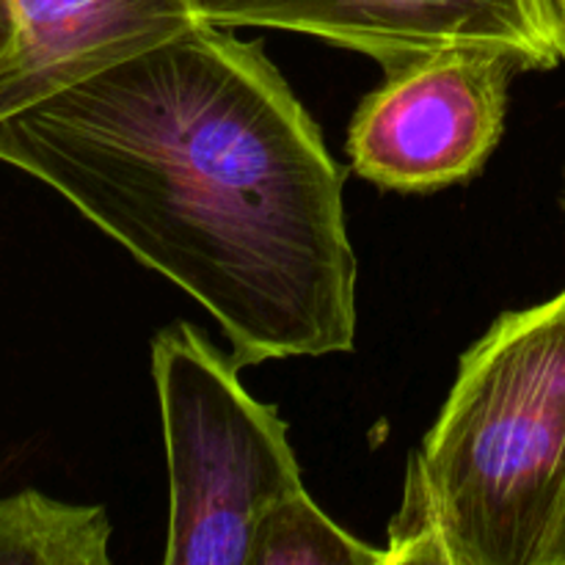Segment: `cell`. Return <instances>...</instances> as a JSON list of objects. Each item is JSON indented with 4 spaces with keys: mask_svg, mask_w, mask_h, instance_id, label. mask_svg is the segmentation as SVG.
I'll list each match as a JSON object with an SVG mask.
<instances>
[{
    "mask_svg": "<svg viewBox=\"0 0 565 565\" xmlns=\"http://www.w3.org/2000/svg\"><path fill=\"white\" fill-rule=\"evenodd\" d=\"M0 160L196 298L237 367L353 351L345 174L259 42L191 22L3 116Z\"/></svg>",
    "mask_w": 565,
    "mask_h": 565,
    "instance_id": "cell-1",
    "label": "cell"
},
{
    "mask_svg": "<svg viewBox=\"0 0 565 565\" xmlns=\"http://www.w3.org/2000/svg\"><path fill=\"white\" fill-rule=\"evenodd\" d=\"M565 505V290L458 362L386 535V565H541Z\"/></svg>",
    "mask_w": 565,
    "mask_h": 565,
    "instance_id": "cell-2",
    "label": "cell"
},
{
    "mask_svg": "<svg viewBox=\"0 0 565 565\" xmlns=\"http://www.w3.org/2000/svg\"><path fill=\"white\" fill-rule=\"evenodd\" d=\"M169 461L166 565H252L265 513L303 489L285 419L191 323L152 340Z\"/></svg>",
    "mask_w": 565,
    "mask_h": 565,
    "instance_id": "cell-3",
    "label": "cell"
},
{
    "mask_svg": "<svg viewBox=\"0 0 565 565\" xmlns=\"http://www.w3.org/2000/svg\"><path fill=\"white\" fill-rule=\"evenodd\" d=\"M519 70L491 50L450 47L386 70L348 130L353 171L386 191L430 193L467 182L505 132Z\"/></svg>",
    "mask_w": 565,
    "mask_h": 565,
    "instance_id": "cell-4",
    "label": "cell"
},
{
    "mask_svg": "<svg viewBox=\"0 0 565 565\" xmlns=\"http://www.w3.org/2000/svg\"><path fill=\"white\" fill-rule=\"evenodd\" d=\"M199 20L279 28L356 50L384 70L450 47L502 53L522 72L565 61L555 0H191Z\"/></svg>",
    "mask_w": 565,
    "mask_h": 565,
    "instance_id": "cell-5",
    "label": "cell"
},
{
    "mask_svg": "<svg viewBox=\"0 0 565 565\" xmlns=\"http://www.w3.org/2000/svg\"><path fill=\"white\" fill-rule=\"evenodd\" d=\"M196 20L188 0H0V119Z\"/></svg>",
    "mask_w": 565,
    "mask_h": 565,
    "instance_id": "cell-6",
    "label": "cell"
},
{
    "mask_svg": "<svg viewBox=\"0 0 565 565\" xmlns=\"http://www.w3.org/2000/svg\"><path fill=\"white\" fill-rule=\"evenodd\" d=\"M110 519L42 491L0 500V565H108Z\"/></svg>",
    "mask_w": 565,
    "mask_h": 565,
    "instance_id": "cell-7",
    "label": "cell"
},
{
    "mask_svg": "<svg viewBox=\"0 0 565 565\" xmlns=\"http://www.w3.org/2000/svg\"><path fill=\"white\" fill-rule=\"evenodd\" d=\"M252 565H386V550H373L331 522L303 486L265 513Z\"/></svg>",
    "mask_w": 565,
    "mask_h": 565,
    "instance_id": "cell-8",
    "label": "cell"
},
{
    "mask_svg": "<svg viewBox=\"0 0 565 565\" xmlns=\"http://www.w3.org/2000/svg\"><path fill=\"white\" fill-rule=\"evenodd\" d=\"M541 565H565V505L561 511V519H557L555 530H552V539L546 544L544 561Z\"/></svg>",
    "mask_w": 565,
    "mask_h": 565,
    "instance_id": "cell-9",
    "label": "cell"
},
{
    "mask_svg": "<svg viewBox=\"0 0 565 565\" xmlns=\"http://www.w3.org/2000/svg\"><path fill=\"white\" fill-rule=\"evenodd\" d=\"M557 3V11H561V17L565 20V0H555Z\"/></svg>",
    "mask_w": 565,
    "mask_h": 565,
    "instance_id": "cell-10",
    "label": "cell"
},
{
    "mask_svg": "<svg viewBox=\"0 0 565 565\" xmlns=\"http://www.w3.org/2000/svg\"><path fill=\"white\" fill-rule=\"evenodd\" d=\"M188 3H191V0H188Z\"/></svg>",
    "mask_w": 565,
    "mask_h": 565,
    "instance_id": "cell-11",
    "label": "cell"
}]
</instances>
